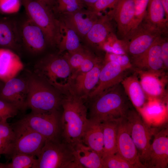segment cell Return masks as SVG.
Wrapping results in <instances>:
<instances>
[{"mask_svg": "<svg viewBox=\"0 0 168 168\" xmlns=\"http://www.w3.org/2000/svg\"><path fill=\"white\" fill-rule=\"evenodd\" d=\"M34 72L58 91H66L71 84L72 71L63 56L50 55L42 58L35 65Z\"/></svg>", "mask_w": 168, "mask_h": 168, "instance_id": "3", "label": "cell"}, {"mask_svg": "<svg viewBox=\"0 0 168 168\" xmlns=\"http://www.w3.org/2000/svg\"><path fill=\"white\" fill-rule=\"evenodd\" d=\"M114 61L127 68L134 69L131 60L127 54H118L106 52L104 61Z\"/></svg>", "mask_w": 168, "mask_h": 168, "instance_id": "41", "label": "cell"}, {"mask_svg": "<svg viewBox=\"0 0 168 168\" xmlns=\"http://www.w3.org/2000/svg\"><path fill=\"white\" fill-rule=\"evenodd\" d=\"M166 16L168 18V0H161Z\"/></svg>", "mask_w": 168, "mask_h": 168, "instance_id": "46", "label": "cell"}, {"mask_svg": "<svg viewBox=\"0 0 168 168\" xmlns=\"http://www.w3.org/2000/svg\"><path fill=\"white\" fill-rule=\"evenodd\" d=\"M129 69L113 61H104L98 83L88 97L93 99L103 92L120 83L127 75Z\"/></svg>", "mask_w": 168, "mask_h": 168, "instance_id": "13", "label": "cell"}, {"mask_svg": "<svg viewBox=\"0 0 168 168\" xmlns=\"http://www.w3.org/2000/svg\"><path fill=\"white\" fill-rule=\"evenodd\" d=\"M44 3L52 8L55 0H34Z\"/></svg>", "mask_w": 168, "mask_h": 168, "instance_id": "45", "label": "cell"}, {"mask_svg": "<svg viewBox=\"0 0 168 168\" xmlns=\"http://www.w3.org/2000/svg\"><path fill=\"white\" fill-rule=\"evenodd\" d=\"M12 126L16 136L9 156L23 154L37 157L46 139L39 133L18 122Z\"/></svg>", "mask_w": 168, "mask_h": 168, "instance_id": "9", "label": "cell"}, {"mask_svg": "<svg viewBox=\"0 0 168 168\" xmlns=\"http://www.w3.org/2000/svg\"><path fill=\"white\" fill-rule=\"evenodd\" d=\"M117 148V153L135 168H145L140 161L125 118L119 122Z\"/></svg>", "mask_w": 168, "mask_h": 168, "instance_id": "15", "label": "cell"}, {"mask_svg": "<svg viewBox=\"0 0 168 168\" xmlns=\"http://www.w3.org/2000/svg\"><path fill=\"white\" fill-rule=\"evenodd\" d=\"M164 110L163 102L156 100V103L148 102L139 112L143 119L145 118L148 120L151 119V120H152L153 119L156 118L161 115Z\"/></svg>", "mask_w": 168, "mask_h": 168, "instance_id": "35", "label": "cell"}, {"mask_svg": "<svg viewBox=\"0 0 168 168\" xmlns=\"http://www.w3.org/2000/svg\"><path fill=\"white\" fill-rule=\"evenodd\" d=\"M104 62L97 63L91 70L76 75L74 80L73 91L72 92L82 99L87 98L97 85Z\"/></svg>", "mask_w": 168, "mask_h": 168, "instance_id": "21", "label": "cell"}, {"mask_svg": "<svg viewBox=\"0 0 168 168\" xmlns=\"http://www.w3.org/2000/svg\"><path fill=\"white\" fill-rule=\"evenodd\" d=\"M15 136L12 126L7 121L0 123V156H9Z\"/></svg>", "mask_w": 168, "mask_h": 168, "instance_id": "30", "label": "cell"}, {"mask_svg": "<svg viewBox=\"0 0 168 168\" xmlns=\"http://www.w3.org/2000/svg\"><path fill=\"white\" fill-rule=\"evenodd\" d=\"M7 163L0 162V168H7Z\"/></svg>", "mask_w": 168, "mask_h": 168, "instance_id": "47", "label": "cell"}, {"mask_svg": "<svg viewBox=\"0 0 168 168\" xmlns=\"http://www.w3.org/2000/svg\"><path fill=\"white\" fill-rule=\"evenodd\" d=\"M161 53L164 70L168 68V41L164 35L162 38L161 42Z\"/></svg>", "mask_w": 168, "mask_h": 168, "instance_id": "43", "label": "cell"}, {"mask_svg": "<svg viewBox=\"0 0 168 168\" xmlns=\"http://www.w3.org/2000/svg\"><path fill=\"white\" fill-rule=\"evenodd\" d=\"M35 156L23 154L13 155L11 163H7V168H35L37 159Z\"/></svg>", "mask_w": 168, "mask_h": 168, "instance_id": "33", "label": "cell"}, {"mask_svg": "<svg viewBox=\"0 0 168 168\" xmlns=\"http://www.w3.org/2000/svg\"><path fill=\"white\" fill-rule=\"evenodd\" d=\"M21 0H0V12L5 14L16 13L19 11Z\"/></svg>", "mask_w": 168, "mask_h": 168, "instance_id": "40", "label": "cell"}, {"mask_svg": "<svg viewBox=\"0 0 168 168\" xmlns=\"http://www.w3.org/2000/svg\"><path fill=\"white\" fill-rule=\"evenodd\" d=\"M28 93L26 105L35 112L58 110L63 98L59 92L35 75L27 78Z\"/></svg>", "mask_w": 168, "mask_h": 168, "instance_id": "6", "label": "cell"}, {"mask_svg": "<svg viewBox=\"0 0 168 168\" xmlns=\"http://www.w3.org/2000/svg\"><path fill=\"white\" fill-rule=\"evenodd\" d=\"M137 72L142 88L147 98L163 102L166 97V78L164 73L134 69Z\"/></svg>", "mask_w": 168, "mask_h": 168, "instance_id": "16", "label": "cell"}, {"mask_svg": "<svg viewBox=\"0 0 168 168\" xmlns=\"http://www.w3.org/2000/svg\"><path fill=\"white\" fill-rule=\"evenodd\" d=\"M21 47L19 21L10 17L0 16V48L15 52Z\"/></svg>", "mask_w": 168, "mask_h": 168, "instance_id": "20", "label": "cell"}, {"mask_svg": "<svg viewBox=\"0 0 168 168\" xmlns=\"http://www.w3.org/2000/svg\"><path fill=\"white\" fill-rule=\"evenodd\" d=\"M119 120H110L101 122L104 140V152L102 158L117 152V131Z\"/></svg>", "mask_w": 168, "mask_h": 168, "instance_id": "28", "label": "cell"}, {"mask_svg": "<svg viewBox=\"0 0 168 168\" xmlns=\"http://www.w3.org/2000/svg\"><path fill=\"white\" fill-rule=\"evenodd\" d=\"M24 64L13 51L0 48V81L5 83L14 78L23 69Z\"/></svg>", "mask_w": 168, "mask_h": 168, "instance_id": "22", "label": "cell"}, {"mask_svg": "<svg viewBox=\"0 0 168 168\" xmlns=\"http://www.w3.org/2000/svg\"><path fill=\"white\" fill-rule=\"evenodd\" d=\"M27 16L44 32L48 45L58 46L62 37L60 20L52 8L34 0H21Z\"/></svg>", "mask_w": 168, "mask_h": 168, "instance_id": "4", "label": "cell"}, {"mask_svg": "<svg viewBox=\"0 0 168 168\" xmlns=\"http://www.w3.org/2000/svg\"><path fill=\"white\" fill-rule=\"evenodd\" d=\"M84 6L90 9L98 0H80Z\"/></svg>", "mask_w": 168, "mask_h": 168, "instance_id": "44", "label": "cell"}, {"mask_svg": "<svg viewBox=\"0 0 168 168\" xmlns=\"http://www.w3.org/2000/svg\"><path fill=\"white\" fill-rule=\"evenodd\" d=\"M118 39L113 33H112L103 44L101 49L107 53L128 54L125 43L123 40Z\"/></svg>", "mask_w": 168, "mask_h": 168, "instance_id": "32", "label": "cell"}, {"mask_svg": "<svg viewBox=\"0 0 168 168\" xmlns=\"http://www.w3.org/2000/svg\"><path fill=\"white\" fill-rule=\"evenodd\" d=\"M112 19L107 14L99 16L84 39L89 44L101 47L110 35L113 33Z\"/></svg>", "mask_w": 168, "mask_h": 168, "instance_id": "25", "label": "cell"}, {"mask_svg": "<svg viewBox=\"0 0 168 168\" xmlns=\"http://www.w3.org/2000/svg\"><path fill=\"white\" fill-rule=\"evenodd\" d=\"M142 162L145 168H166L168 165V130L164 128L156 133Z\"/></svg>", "mask_w": 168, "mask_h": 168, "instance_id": "11", "label": "cell"}, {"mask_svg": "<svg viewBox=\"0 0 168 168\" xmlns=\"http://www.w3.org/2000/svg\"><path fill=\"white\" fill-rule=\"evenodd\" d=\"M90 111V119L100 122L125 118L133 106L121 82L105 91L94 98Z\"/></svg>", "mask_w": 168, "mask_h": 168, "instance_id": "1", "label": "cell"}, {"mask_svg": "<svg viewBox=\"0 0 168 168\" xmlns=\"http://www.w3.org/2000/svg\"><path fill=\"white\" fill-rule=\"evenodd\" d=\"M19 26L21 46L33 54L43 52L48 44L41 29L27 16Z\"/></svg>", "mask_w": 168, "mask_h": 168, "instance_id": "12", "label": "cell"}, {"mask_svg": "<svg viewBox=\"0 0 168 168\" xmlns=\"http://www.w3.org/2000/svg\"><path fill=\"white\" fill-rule=\"evenodd\" d=\"M103 168H135L117 152L102 158Z\"/></svg>", "mask_w": 168, "mask_h": 168, "instance_id": "36", "label": "cell"}, {"mask_svg": "<svg viewBox=\"0 0 168 168\" xmlns=\"http://www.w3.org/2000/svg\"><path fill=\"white\" fill-rule=\"evenodd\" d=\"M83 99L70 92L62 101V138L72 146L81 141L88 121L87 108Z\"/></svg>", "mask_w": 168, "mask_h": 168, "instance_id": "2", "label": "cell"}, {"mask_svg": "<svg viewBox=\"0 0 168 168\" xmlns=\"http://www.w3.org/2000/svg\"><path fill=\"white\" fill-rule=\"evenodd\" d=\"M125 118L140 161L142 164L151 144V131L141 114L134 107L128 111Z\"/></svg>", "mask_w": 168, "mask_h": 168, "instance_id": "10", "label": "cell"}, {"mask_svg": "<svg viewBox=\"0 0 168 168\" xmlns=\"http://www.w3.org/2000/svg\"><path fill=\"white\" fill-rule=\"evenodd\" d=\"M163 35L143 19L122 40L125 43L127 54L133 58L144 53L158 38Z\"/></svg>", "mask_w": 168, "mask_h": 168, "instance_id": "8", "label": "cell"}, {"mask_svg": "<svg viewBox=\"0 0 168 168\" xmlns=\"http://www.w3.org/2000/svg\"><path fill=\"white\" fill-rule=\"evenodd\" d=\"M2 85V84H1V83H0V87Z\"/></svg>", "mask_w": 168, "mask_h": 168, "instance_id": "48", "label": "cell"}, {"mask_svg": "<svg viewBox=\"0 0 168 168\" xmlns=\"http://www.w3.org/2000/svg\"><path fill=\"white\" fill-rule=\"evenodd\" d=\"M60 22L62 37L58 46L59 49L58 54L65 51H74L81 47L80 37L73 30L66 26L61 21Z\"/></svg>", "mask_w": 168, "mask_h": 168, "instance_id": "29", "label": "cell"}, {"mask_svg": "<svg viewBox=\"0 0 168 168\" xmlns=\"http://www.w3.org/2000/svg\"><path fill=\"white\" fill-rule=\"evenodd\" d=\"M28 93L27 78L16 77L1 86L0 99L12 104L19 110H24L27 108Z\"/></svg>", "mask_w": 168, "mask_h": 168, "instance_id": "14", "label": "cell"}, {"mask_svg": "<svg viewBox=\"0 0 168 168\" xmlns=\"http://www.w3.org/2000/svg\"><path fill=\"white\" fill-rule=\"evenodd\" d=\"M163 35L158 38L143 54L132 58L131 61L134 69L158 73H164L161 53V42Z\"/></svg>", "mask_w": 168, "mask_h": 168, "instance_id": "19", "label": "cell"}, {"mask_svg": "<svg viewBox=\"0 0 168 168\" xmlns=\"http://www.w3.org/2000/svg\"><path fill=\"white\" fill-rule=\"evenodd\" d=\"M62 114L58 110L32 112L18 122L35 131L46 140L62 139Z\"/></svg>", "mask_w": 168, "mask_h": 168, "instance_id": "7", "label": "cell"}, {"mask_svg": "<svg viewBox=\"0 0 168 168\" xmlns=\"http://www.w3.org/2000/svg\"><path fill=\"white\" fill-rule=\"evenodd\" d=\"M35 168H80L73 146L62 139L46 140Z\"/></svg>", "mask_w": 168, "mask_h": 168, "instance_id": "5", "label": "cell"}, {"mask_svg": "<svg viewBox=\"0 0 168 168\" xmlns=\"http://www.w3.org/2000/svg\"><path fill=\"white\" fill-rule=\"evenodd\" d=\"M61 15L60 20L73 30L80 38H84L99 16L98 14L88 9L83 8Z\"/></svg>", "mask_w": 168, "mask_h": 168, "instance_id": "17", "label": "cell"}, {"mask_svg": "<svg viewBox=\"0 0 168 168\" xmlns=\"http://www.w3.org/2000/svg\"><path fill=\"white\" fill-rule=\"evenodd\" d=\"M102 60L94 56L88 50L86 55L79 67L72 74V79L77 74L86 72L91 70Z\"/></svg>", "mask_w": 168, "mask_h": 168, "instance_id": "39", "label": "cell"}, {"mask_svg": "<svg viewBox=\"0 0 168 168\" xmlns=\"http://www.w3.org/2000/svg\"><path fill=\"white\" fill-rule=\"evenodd\" d=\"M19 110L14 105L0 99V123L7 121L16 116Z\"/></svg>", "mask_w": 168, "mask_h": 168, "instance_id": "38", "label": "cell"}, {"mask_svg": "<svg viewBox=\"0 0 168 168\" xmlns=\"http://www.w3.org/2000/svg\"><path fill=\"white\" fill-rule=\"evenodd\" d=\"M80 0H55L52 9L56 14H63L75 12L83 8Z\"/></svg>", "mask_w": 168, "mask_h": 168, "instance_id": "31", "label": "cell"}, {"mask_svg": "<svg viewBox=\"0 0 168 168\" xmlns=\"http://www.w3.org/2000/svg\"><path fill=\"white\" fill-rule=\"evenodd\" d=\"M81 141L102 157L104 152V140L101 123L88 119Z\"/></svg>", "mask_w": 168, "mask_h": 168, "instance_id": "24", "label": "cell"}, {"mask_svg": "<svg viewBox=\"0 0 168 168\" xmlns=\"http://www.w3.org/2000/svg\"><path fill=\"white\" fill-rule=\"evenodd\" d=\"M127 75L121 83L132 105L139 112L148 102L147 98L140 82L137 72Z\"/></svg>", "mask_w": 168, "mask_h": 168, "instance_id": "23", "label": "cell"}, {"mask_svg": "<svg viewBox=\"0 0 168 168\" xmlns=\"http://www.w3.org/2000/svg\"><path fill=\"white\" fill-rule=\"evenodd\" d=\"M88 51L82 47L76 50L67 52L63 56L69 64L72 71V74L79 67L85 58Z\"/></svg>", "mask_w": 168, "mask_h": 168, "instance_id": "34", "label": "cell"}, {"mask_svg": "<svg viewBox=\"0 0 168 168\" xmlns=\"http://www.w3.org/2000/svg\"><path fill=\"white\" fill-rule=\"evenodd\" d=\"M116 22L120 39H124L130 31L134 14V0H119L108 14Z\"/></svg>", "mask_w": 168, "mask_h": 168, "instance_id": "18", "label": "cell"}, {"mask_svg": "<svg viewBox=\"0 0 168 168\" xmlns=\"http://www.w3.org/2000/svg\"><path fill=\"white\" fill-rule=\"evenodd\" d=\"M80 168H103L102 157L82 141L73 146Z\"/></svg>", "mask_w": 168, "mask_h": 168, "instance_id": "27", "label": "cell"}, {"mask_svg": "<svg viewBox=\"0 0 168 168\" xmlns=\"http://www.w3.org/2000/svg\"><path fill=\"white\" fill-rule=\"evenodd\" d=\"M144 19L152 27L166 35L168 18H167L161 0H149Z\"/></svg>", "mask_w": 168, "mask_h": 168, "instance_id": "26", "label": "cell"}, {"mask_svg": "<svg viewBox=\"0 0 168 168\" xmlns=\"http://www.w3.org/2000/svg\"><path fill=\"white\" fill-rule=\"evenodd\" d=\"M149 0H134V14L130 32L138 27L143 20L147 13Z\"/></svg>", "mask_w": 168, "mask_h": 168, "instance_id": "37", "label": "cell"}, {"mask_svg": "<svg viewBox=\"0 0 168 168\" xmlns=\"http://www.w3.org/2000/svg\"><path fill=\"white\" fill-rule=\"evenodd\" d=\"M119 0H98L89 9L98 14L108 8H113Z\"/></svg>", "mask_w": 168, "mask_h": 168, "instance_id": "42", "label": "cell"}]
</instances>
